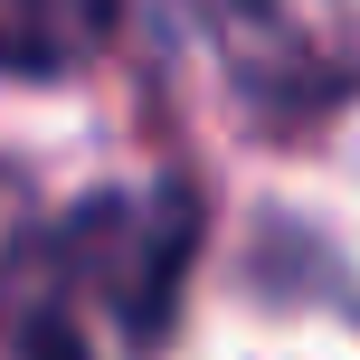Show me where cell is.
Wrapping results in <instances>:
<instances>
[{
  "instance_id": "obj_1",
  "label": "cell",
  "mask_w": 360,
  "mask_h": 360,
  "mask_svg": "<svg viewBox=\"0 0 360 360\" xmlns=\"http://www.w3.org/2000/svg\"><path fill=\"white\" fill-rule=\"evenodd\" d=\"M199 247V199L180 180H152V190H105L57 228V294L67 313L48 323V360H67L76 323L114 332V342L143 351L152 332L171 323L180 266Z\"/></svg>"
},
{
  "instance_id": "obj_2",
  "label": "cell",
  "mask_w": 360,
  "mask_h": 360,
  "mask_svg": "<svg viewBox=\"0 0 360 360\" xmlns=\"http://www.w3.org/2000/svg\"><path fill=\"white\" fill-rule=\"evenodd\" d=\"M124 0H0V76H67L114 38Z\"/></svg>"
}]
</instances>
